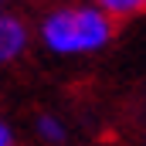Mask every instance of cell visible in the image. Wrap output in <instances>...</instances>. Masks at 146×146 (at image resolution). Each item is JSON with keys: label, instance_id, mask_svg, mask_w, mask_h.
<instances>
[{"label": "cell", "instance_id": "5b68a950", "mask_svg": "<svg viewBox=\"0 0 146 146\" xmlns=\"http://www.w3.org/2000/svg\"><path fill=\"white\" fill-rule=\"evenodd\" d=\"M0 146H14V129L3 115H0Z\"/></svg>", "mask_w": 146, "mask_h": 146}, {"label": "cell", "instance_id": "8992f818", "mask_svg": "<svg viewBox=\"0 0 146 146\" xmlns=\"http://www.w3.org/2000/svg\"><path fill=\"white\" fill-rule=\"evenodd\" d=\"M7 3H10V0H0V10H3V7H7Z\"/></svg>", "mask_w": 146, "mask_h": 146}, {"label": "cell", "instance_id": "6da1fadb", "mask_svg": "<svg viewBox=\"0 0 146 146\" xmlns=\"http://www.w3.org/2000/svg\"><path fill=\"white\" fill-rule=\"evenodd\" d=\"M37 34L51 54H61V58L95 54L112 41L115 21L106 10H99L95 3H68V7L48 10Z\"/></svg>", "mask_w": 146, "mask_h": 146}, {"label": "cell", "instance_id": "277c9868", "mask_svg": "<svg viewBox=\"0 0 146 146\" xmlns=\"http://www.w3.org/2000/svg\"><path fill=\"white\" fill-rule=\"evenodd\" d=\"M34 129L37 136L44 139V143H65L68 139V129H65V122L58 119V115H51V112H41L34 119Z\"/></svg>", "mask_w": 146, "mask_h": 146}, {"label": "cell", "instance_id": "7a4b0ae2", "mask_svg": "<svg viewBox=\"0 0 146 146\" xmlns=\"http://www.w3.org/2000/svg\"><path fill=\"white\" fill-rule=\"evenodd\" d=\"M27 44H31L27 24H24L17 14L0 10V68H3V65H14V61L27 51Z\"/></svg>", "mask_w": 146, "mask_h": 146}, {"label": "cell", "instance_id": "3957f363", "mask_svg": "<svg viewBox=\"0 0 146 146\" xmlns=\"http://www.w3.org/2000/svg\"><path fill=\"white\" fill-rule=\"evenodd\" d=\"M99 10H106L112 21H126V17H136L146 14V0H92Z\"/></svg>", "mask_w": 146, "mask_h": 146}]
</instances>
